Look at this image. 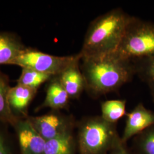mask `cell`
<instances>
[{"label": "cell", "instance_id": "d6986e66", "mask_svg": "<svg viewBox=\"0 0 154 154\" xmlns=\"http://www.w3.org/2000/svg\"><path fill=\"white\" fill-rule=\"evenodd\" d=\"M137 74L148 84L154 83V57L138 62L135 65Z\"/></svg>", "mask_w": 154, "mask_h": 154}, {"label": "cell", "instance_id": "4fadbf2b", "mask_svg": "<svg viewBox=\"0 0 154 154\" xmlns=\"http://www.w3.org/2000/svg\"><path fill=\"white\" fill-rule=\"evenodd\" d=\"M44 154H78L74 132L46 141Z\"/></svg>", "mask_w": 154, "mask_h": 154}, {"label": "cell", "instance_id": "3957f363", "mask_svg": "<svg viewBox=\"0 0 154 154\" xmlns=\"http://www.w3.org/2000/svg\"><path fill=\"white\" fill-rule=\"evenodd\" d=\"M76 127L78 154H109L121 137L116 124L106 121L101 116L82 118Z\"/></svg>", "mask_w": 154, "mask_h": 154}, {"label": "cell", "instance_id": "e0dca14e", "mask_svg": "<svg viewBox=\"0 0 154 154\" xmlns=\"http://www.w3.org/2000/svg\"><path fill=\"white\" fill-rule=\"evenodd\" d=\"M132 154H154V125L134 138Z\"/></svg>", "mask_w": 154, "mask_h": 154}, {"label": "cell", "instance_id": "ac0fdd59", "mask_svg": "<svg viewBox=\"0 0 154 154\" xmlns=\"http://www.w3.org/2000/svg\"><path fill=\"white\" fill-rule=\"evenodd\" d=\"M8 124L0 121V154H17Z\"/></svg>", "mask_w": 154, "mask_h": 154}, {"label": "cell", "instance_id": "5bb4252c", "mask_svg": "<svg viewBox=\"0 0 154 154\" xmlns=\"http://www.w3.org/2000/svg\"><path fill=\"white\" fill-rule=\"evenodd\" d=\"M9 81V77L0 69V121L11 127L17 118L12 115L8 105V97L11 88Z\"/></svg>", "mask_w": 154, "mask_h": 154}, {"label": "cell", "instance_id": "7a4b0ae2", "mask_svg": "<svg viewBox=\"0 0 154 154\" xmlns=\"http://www.w3.org/2000/svg\"><path fill=\"white\" fill-rule=\"evenodd\" d=\"M131 17L121 9L116 8L94 20L88 26L79 53L81 58L116 53Z\"/></svg>", "mask_w": 154, "mask_h": 154}, {"label": "cell", "instance_id": "7c38bea8", "mask_svg": "<svg viewBox=\"0 0 154 154\" xmlns=\"http://www.w3.org/2000/svg\"><path fill=\"white\" fill-rule=\"evenodd\" d=\"M26 48L17 34L0 32V65H13Z\"/></svg>", "mask_w": 154, "mask_h": 154}, {"label": "cell", "instance_id": "5b68a950", "mask_svg": "<svg viewBox=\"0 0 154 154\" xmlns=\"http://www.w3.org/2000/svg\"><path fill=\"white\" fill-rule=\"evenodd\" d=\"M81 59L79 53L69 56H56L26 48L13 65L57 76L67 67Z\"/></svg>", "mask_w": 154, "mask_h": 154}, {"label": "cell", "instance_id": "9a60e30c", "mask_svg": "<svg viewBox=\"0 0 154 154\" xmlns=\"http://www.w3.org/2000/svg\"><path fill=\"white\" fill-rule=\"evenodd\" d=\"M126 101L125 100H109L101 103V116L106 121L116 124L126 116Z\"/></svg>", "mask_w": 154, "mask_h": 154}, {"label": "cell", "instance_id": "ffe728a7", "mask_svg": "<svg viewBox=\"0 0 154 154\" xmlns=\"http://www.w3.org/2000/svg\"><path fill=\"white\" fill-rule=\"evenodd\" d=\"M126 144V143L122 142L120 137L116 140L109 154H132L127 148Z\"/></svg>", "mask_w": 154, "mask_h": 154}, {"label": "cell", "instance_id": "9c48e42d", "mask_svg": "<svg viewBox=\"0 0 154 154\" xmlns=\"http://www.w3.org/2000/svg\"><path fill=\"white\" fill-rule=\"evenodd\" d=\"M38 90L21 85L10 89L8 102L12 115L16 118L28 116V109Z\"/></svg>", "mask_w": 154, "mask_h": 154}, {"label": "cell", "instance_id": "8992f818", "mask_svg": "<svg viewBox=\"0 0 154 154\" xmlns=\"http://www.w3.org/2000/svg\"><path fill=\"white\" fill-rule=\"evenodd\" d=\"M34 128L46 141L74 132L77 122L72 116L60 111L51 110L48 113L37 116H28Z\"/></svg>", "mask_w": 154, "mask_h": 154}, {"label": "cell", "instance_id": "277c9868", "mask_svg": "<svg viewBox=\"0 0 154 154\" xmlns=\"http://www.w3.org/2000/svg\"><path fill=\"white\" fill-rule=\"evenodd\" d=\"M116 53L135 66L154 57V23L131 17Z\"/></svg>", "mask_w": 154, "mask_h": 154}, {"label": "cell", "instance_id": "52a82bcc", "mask_svg": "<svg viewBox=\"0 0 154 154\" xmlns=\"http://www.w3.org/2000/svg\"><path fill=\"white\" fill-rule=\"evenodd\" d=\"M28 116L17 118L11 126L16 132L20 153L44 154L46 141L34 128Z\"/></svg>", "mask_w": 154, "mask_h": 154}, {"label": "cell", "instance_id": "6da1fadb", "mask_svg": "<svg viewBox=\"0 0 154 154\" xmlns=\"http://www.w3.org/2000/svg\"><path fill=\"white\" fill-rule=\"evenodd\" d=\"M81 61L86 89L94 97L116 91L137 74L136 66L116 53L81 58Z\"/></svg>", "mask_w": 154, "mask_h": 154}, {"label": "cell", "instance_id": "ba28073f", "mask_svg": "<svg viewBox=\"0 0 154 154\" xmlns=\"http://www.w3.org/2000/svg\"><path fill=\"white\" fill-rule=\"evenodd\" d=\"M126 125L122 136V142L126 143L149 127L154 125V112L147 109L142 103L137 105L126 114Z\"/></svg>", "mask_w": 154, "mask_h": 154}, {"label": "cell", "instance_id": "2e32d148", "mask_svg": "<svg viewBox=\"0 0 154 154\" xmlns=\"http://www.w3.org/2000/svg\"><path fill=\"white\" fill-rule=\"evenodd\" d=\"M55 76L50 74L23 67L20 77L17 79V84L38 90L42 84L50 81Z\"/></svg>", "mask_w": 154, "mask_h": 154}, {"label": "cell", "instance_id": "30bf717a", "mask_svg": "<svg viewBox=\"0 0 154 154\" xmlns=\"http://www.w3.org/2000/svg\"><path fill=\"white\" fill-rule=\"evenodd\" d=\"M80 61L73 63L57 75L70 99H78L86 89L85 78L80 67Z\"/></svg>", "mask_w": 154, "mask_h": 154}, {"label": "cell", "instance_id": "8fae6325", "mask_svg": "<svg viewBox=\"0 0 154 154\" xmlns=\"http://www.w3.org/2000/svg\"><path fill=\"white\" fill-rule=\"evenodd\" d=\"M70 97L61 85L57 76L50 81L46 90V97L43 103L37 108V110L50 108L51 110L61 111L68 108Z\"/></svg>", "mask_w": 154, "mask_h": 154}, {"label": "cell", "instance_id": "44dd1931", "mask_svg": "<svg viewBox=\"0 0 154 154\" xmlns=\"http://www.w3.org/2000/svg\"><path fill=\"white\" fill-rule=\"evenodd\" d=\"M149 87L150 88V91H151V96L152 97V99L154 102V83H149Z\"/></svg>", "mask_w": 154, "mask_h": 154}]
</instances>
